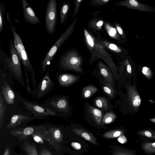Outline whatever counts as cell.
Instances as JSON below:
<instances>
[{
    "label": "cell",
    "instance_id": "obj_1",
    "mask_svg": "<svg viewBox=\"0 0 155 155\" xmlns=\"http://www.w3.org/2000/svg\"><path fill=\"white\" fill-rule=\"evenodd\" d=\"M6 16L13 33L15 47L19 56L21 60L22 61L25 72H28L30 75L32 86L35 89L36 87L37 81L36 80L35 71L29 58L25 49L20 35L17 32L15 28L12 25L9 14L8 12L6 13Z\"/></svg>",
    "mask_w": 155,
    "mask_h": 155
},
{
    "label": "cell",
    "instance_id": "obj_2",
    "mask_svg": "<svg viewBox=\"0 0 155 155\" xmlns=\"http://www.w3.org/2000/svg\"><path fill=\"white\" fill-rule=\"evenodd\" d=\"M9 45L10 57L5 53V59L6 64L14 78L26 88L21 66V59L15 47L14 42L11 38L9 40Z\"/></svg>",
    "mask_w": 155,
    "mask_h": 155
},
{
    "label": "cell",
    "instance_id": "obj_3",
    "mask_svg": "<svg viewBox=\"0 0 155 155\" xmlns=\"http://www.w3.org/2000/svg\"><path fill=\"white\" fill-rule=\"evenodd\" d=\"M77 20V18H76L47 53L41 64V73L42 74H43L45 72L47 67L53 60L62 45L72 34L74 30Z\"/></svg>",
    "mask_w": 155,
    "mask_h": 155
},
{
    "label": "cell",
    "instance_id": "obj_4",
    "mask_svg": "<svg viewBox=\"0 0 155 155\" xmlns=\"http://www.w3.org/2000/svg\"><path fill=\"white\" fill-rule=\"evenodd\" d=\"M82 59L75 51L70 50L64 53L58 61V68L63 71H71L83 73Z\"/></svg>",
    "mask_w": 155,
    "mask_h": 155
},
{
    "label": "cell",
    "instance_id": "obj_5",
    "mask_svg": "<svg viewBox=\"0 0 155 155\" xmlns=\"http://www.w3.org/2000/svg\"><path fill=\"white\" fill-rule=\"evenodd\" d=\"M18 96L20 101L23 104L24 108L32 113L34 119H45L49 116H59L58 114L50 109L29 101L18 94Z\"/></svg>",
    "mask_w": 155,
    "mask_h": 155
},
{
    "label": "cell",
    "instance_id": "obj_6",
    "mask_svg": "<svg viewBox=\"0 0 155 155\" xmlns=\"http://www.w3.org/2000/svg\"><path fill=\"white\" fill-rule=\"evenodd\" d=\"M45 104L48 108L54 110L60 117L65 115L69 111V101L65 96H54L46 101Z\"/></svg>",
    "mask_w": 155,
    "mask_h": 155
},
{
    "label": "cell",
    "instance_id": "obj_7",
    "mask_svg": "<svg viewBox=\"0 0 155 155\" xmlns=\"http://www.w3.org/2000/svg\"><path fill=\"white\" fill-rule=\"evenodd\" d=\"M57 3L56 0H49L45 12V25L48 34L51 35L55 31L57 24Z\"/></svg>",
    "mask_w": 155,
    "mask_h": 155
},
{
    "label": "cell",
    "instance_id": "obj_8",
    "mask_svg": "<svg viewBox=\"0 0 155 155\" xmlns=\"http://www.w3.org/2000/svg\"><path fill=\"white\" fill-rule=\"evenodd\" d=\"M55 86V84L50 77L49 68L48 67L45 74L35 88L32 91L31 94L34 97L41 98L51 91Z\"/></svg>",
    "mask_w": 155,
    "mask_h": 155
},
{
    "label": "cell",
    "instance_id": "obj_9",
    "mask_svg": "<svg viewBox=\"0 0 155 155\" xmlns=\"http://www.w3.org/2000/svg\"><path fill=\"white\" fill-rule=\"evenodd\" d=\"M22 4L24 20L27 23L36 25L41 23L31 7L26 0H21Z\"/></svg>",
    "mask_w": 155,
    "mask_h": 155
},
{
    "label": "cell",
    "instance_id": "obj_10",
    "mask_svg": "<svg viewBox=\"0 0 155 155\" xmlns=\"http://www.w3.org/2000/svg\"><path fill=\"white\" fill-rule=\"evenodd\" d=\"M116 5L124 6L137 10L148 12H155V9L152 7L141 3L136 0H126L117 2Z\"/></svg>",
    "mask_w": 155,
    "mask_h": 155
},
{
    "label": "cell",
    "instance_id": "obj_11",
    "mask_svg": "<svg viewBox=\"0 0 155 155\" xmlns=\"http://www.w3.org/2000/svg\"><path fill=\"white\" fill-rule=\"evenodd\" d=\"M127 89L129 103L134 110H136L137 109L141 103L140 95L134 86H127Z\"/></svg>",
    "mask_w": 155,
    "mask_h": 155
},
{
    "label": "cell",
    "instance_id": "obj_12",
    "mask_svg": "<svg viewBox=\"0 0 155 155\" xmlns=\"http://www.w3.org/2000/svg\"><path fill=\"white\" fill-rule=\"evenodd\" d=\"M1 91L8 105L15 104V94L10 85L5 81H3V85L1 87Z\"/></svg>",
    "mask_w": 155,
    "mask_h": 155
},
{
    "label": "cell",
    "instance_id": "obj_13",
    "mask_svg": "<svg viewBox=\"0 0 155 155\" xmlns=\"http://www.w3.org/2000/svg\"><path fill=\"white\" fill-rule=\"evenodd\" d=\"M37 126L29 127L24 128H16L9 131L10 134L20 140L27 138L34 133Z\"/></svg>",
    "mask_w": 155,
    "mask_h": 155
},
{
    "label": "cell",
    "instance_id": "obj_14",
    "mask_svg": "<svg viewBox=\"0 0 155 155\" xmlns=\"http://www.w3.org/2000/svg\"><path fill=\"white\" fill-rule=\"evenodd\" d=\"M78 76L68 73H63L57 76V79L61 86L66 87L70 86L78 81Z\"/></svg>",
    "mask_w": 155,
    "mask_h": 155
},
{
    "label": "cell",
    "instance_id": "obj_15",
    "mask_svg": "<svg viewBox=\"0 0 155 155\" xmlns=\"http://www.w3.org/2000/svg\"><path fill=\"white\" fill-rule=\"evenodd\" d=\"M31 120V118L27 115L20 114H14L11 116L7 128L8 129L14 128Z\"/></svg>",
    "mask_w": 155,
    "mask_h": 155
},
{
    "label": "cell",
    "instance_id": "obj_16",
    "mask_svg": "<svg viewBox=\"0 0 155 155\" xmlns=\"http://www.w3.org/2000/svg\"><path fill=\"white\" fill-rule=\"evenodd\" d=\"M98 67L100 74L104 80L113 86H115L114 74L109 68L101 61L99 62Z\"/></svg>",
    "mask_w": 155,
    "mask_h": 155
},
{
    "label": "cell",
    "instance_id": "obj_17",
    "mask_svg": "<svg viewBox=\"0 0 155 155\" xmlns=\"http://www.w3.org/2000/svg\"><path fill=\"white\" fill-rule=\"evenodd\" d=\"M72 131L92 144L98 145L96 138L91 134L87 130L82 129L74 128L72 130Z\"/></svg>",
    "mask_w": 155,
    "mask_h": 155
},
{
    "label": "cell",
    "instance_id": "obj_18",
    "mask_svg": "<svg viewBox=\"0 0 155 155\" xmlns=\"http://www.w3.org/2000/svg\"><path fill=\"white\" fill-rule=\"evenodd\" d=\"M88 110L89 114L93 117L97 125H100L103 116L102 110L92 106H89Z\"/></svg>",
    "mask_w": 155,
    "mask_h": 155
},
{
    "label": "cell",
    "instance_id": "obj_19",
    "mask_svg": "<svg viewBox=\"0 0 155 155\" xmlns=\"http://www.w3.org/2000/svg\"><path fill=\"white\" fill-rule=\"evenodd\" d=\"M98 89L94 86L90 84L82 89V94L84 98H89L98 91Z\"/></svg>",
    "mask_w": 155,
    "mask_h": 155
},
{
    "label": "cell",
    "instance_id": "obj_20",
    "mask_svg": "<svg viewBox=\"0 0 155 155\" xmlns=\"http://www.w3.org/2000/svg\"><path fill=\"white\" fill-rule=\"evenodd\" d=\"M102 86L103 91L109 97L111 98L115 97V92L113 85L104 80L102 81Z\"/></svg>",
    "mask_w": 155,
    "mask_h": 155
},
{
    "label": "cell",
    "instance_id": "obj_21",
    "mask_svg": "<svg viewBox=\"0 0 155 155\" xmlns=\"http://www.w3.org/2000/svg\"><path fill=\"white\" fill-rule=\"evenodd\" d=\"M96 106L105 110H109L110 107L107 99L104 97H96L94 100Z\"/></svg>",
    "mask_w": 155,
    "mask_h": 155
},
{
    "label": "cell",
    "instance_id": "obj_22",
    "mask_svg": "<svg viewBox=\"0 0 155 155\" xmlns=\"http://www.w3.org/2000/svg\"><path fill=\"white\" fill-rule=\"evenodd\" d=\"M49 134H50L51 137L58 142L62 141L63 136L61 130L57 127H50L47 130Z\"/></svg>",
    "mask_w": 155,
    "mask_h": 155
},
{
    "label": "cell",
    "instance_id": "obj_23",
    "mask_svg": "<svg viewBox=\"0 0 155 155\" xmlns=\"http://www.w3.org/2000/svg\"><path fill=\"white\" fill-rule=\"evenodd\" d=\"M70 7L69 3H64L62 6L60 12V18L61 23L64 24L67 18Z\"/></svg>",
    "mask_w": 155,
    "mask_h": 155
},
{
    "label": "cell",
    "instance_id": "obj_24",
    "mask_svg": "<svg viewBox=\"0 0 155 155\" xmlns=\"http://www.w3.org/2000/svg\"><path fill=\"white\" fill-rule=\"evenodd\" d=\"M24 149L27 155H38L35 143L31 144L25 141L24 144Z\"/></svg>",
    "mask_w": 155,
    "mask_h": 155
},
{
    "label": "cell",
    "instance_id": "obj_25",
    "mask_svg": "<svg viewBox=\"0 0 155 155\" xmlns=\"http://www.w3.org/2000/svg\"><path fill=\"white\" fill-rule=\"evenodd\" d=\"M7 107L4 100L1 91H0V129L2 127L5 117V110Z\"/></svg>",
    "mask_w": 155,
    "mask_h": 155
},
{
    "label": "cell",
    "instance_id": "obj_26",
    "mask_svg": "<svg viewBox=\"0 0 155 155\" xmlns=\"http://www.w3.org/2000/svg\"><path fill=\"white\" fill-rule=\"evenodd\" d=\"M116 117V115L114 112L110 111L107 112L103 117L101 124L104 125L111 123L114 121Z\"/></svg>",
    "mask_w": 155,
    "mask_h": 155
},
{
    "label": "cell",
    "instance_id": "obj_27",
    "mask_svg": "<svg viewBox=\"0 0 155 155\" xmlns=\"http://www.w3.org/2000/svg\"><path fill=\"white\" fill-rule=\"evenodd\" d=\"M113 154V155H134L133 151L118 146L115 148Z\"/></svg>",
    "mask_w": 155,
    "mask_h": 155
},
{
    "label": "cell",
    "instance_id": "obj_28",
    "mask_svg": "<svg viewBox=\"0 0 155 155\" xmlns=\"http://www.w3.org/2000/svg\"><path fill=\"white\" fill-rule=\"evenodd\" d=\"M141 147L144 151L147 153H155V142H145L142 144Z\"/></svg>",
    "mask_w": 155,
    "mask_h": 155
},
{
    "label": "cell",
    "instance_id": "obj_29",
    "mask_svg": "<svg viewBox=\"0 0 155 155\" xmlns=\"http://www.w3.org/2000/svg\"><path fill=\"white\" fill-rule=\"evenodd\" d=\"M124 131L122 130H113L104 133L103 135V137L107 138H114L122 135L124 134Z\"/></svg>",
    "mask_w": 155,
    "mask_h": 155
},
{
    "label": "cell",
    "instance_id": "obj_30",
    "mask_svg": "<svg viewBox=\"0 0 155 155\" xmlns=\"http://www.w3.org/2000/svg\"><path fill=\"white\" fill-rule=\"evenodd\" d=\"M5 5L0 2V34L2 31L5 24Z\"/></svg>",
    "mask_w": 155,
    "mask_h": 155
},
{
    "label": "cell",
    "instance_id": "obj_31",
    "mask_svg": "<svg viewBox=\"0 0 155 155\" xmlns=\"http://www.w3.org/2000/svg\"><path fill=\"white\" fill-rule=\"evenodd\" d=\"M137 134L140 136L155 139V131L151 130L145 129L139 130Z\"/></svg>",
    "mask_w": 155,
    "mask_h": 155
},
{
    "label": "cell",
    "instance_id": "obj_32",
    "mask_svg": "<svg viewBox=\"0 0 155 155\" xmlns=\"http://www.w3.org/2000/svg\"><path fill=\"white\" fill-rule=\"evenodd\" d=\"M84 32L86 43L89 47L93 48L94 45V41L93 38L86 30L84 29Z\"/></svg>",
    "mask_w": 155,
    "mask_h": 155
},
{
    "label": "cell",
    "instance_id": "obj_33",
    "mask_svg": "<svg viewBox=\"0 0 155 155\" xmlns=\"http://www.w3.org/2000/svg\"><path fill=\"white\" fill-rule=\"evenodd\" d=\"M106 28L108 33L111 37L115 38L117 35V33L116 29L106 24Z\"/></svg>",
    "mask_w": 155,
    "mask_h": 155
},
{
    "label": "cell",
    "instance_id": "obj_34",
    "mask_svg": "<svg viewBox=\"0 0 155 155\" xmlns=\"http://www.w3.org/2000/svg\"><path fill=\"white\" fill-rule=\"evenodd\" d=\"M143 74L148 79H150L152 77V74L150 69L145 67L143 68L142 70Z\"/></svg>",
    "mask_w": 155,
    "mask_h": 155
},
{
    "label": "cell",
    "instance_id": "obj_35",
    "mask_svg": "<svg viewBox=\"0 0 155 155\" xmlns=\"http://www.w3.org/2000/svg\"><path fill=\"white\" fill-rule=\"evenodd\" d=\"M110 0H95L92 1L91 3L93 5L99 6L107 4Z\"/></svg>",
    "mask_w": 155,
    "mask_h": 155
},
{
    "label": "cell",
    "instance_id": "obj_36",
    "mask_svg": "<svg viewBox=\"0 0 155 155\" xmlns=\"http://www.w3.org/2000/svg\"><path fill=\"white\" fill-rule=\"evenodd\" d=\"M82 1L83 0H77L74 1L75 6V8L74 13L71 18V19H72L74 18V16L76 15L78 11Z\"/></svg>",
    "mask_w": 155,
    "mask_h": 155
},
{
    "label": "cell",
    "instance_id": "obj_37",
    "mask_svg": "<svg viewBox=\"0 0 155 155\" xmlns=\"http://www.w3.org/2000/svg\"><path fill=\"white\" fill-rule=\"evenodd\" d=\"M34 140L37 143H43L44 141L43 139L39 135L34 133L32 134Z\"/></svg>",
    "mask_w": 155,
    "mask_h": 155
},
{
    "label": "cell",
    "instance_id": "obj_38",
    "mask_svg": "<svg viewBox=\"0 0 155 155\" xmlns=\"http://www.w3.org/2000/svg\"><path fill=\"white\" fill-rule=\"evenodd\" d=\"M38 153V155H53L49 150L43 147L42 148Z\"/></svg>",
    "mask_w": 155,
    "mask_h": 155
},
{
    "label": "cell",
    "instance_id": "obj_39",
    "mask_svg": "<svg viewBox=\"0 0 155 155\" xmlns=\"http://www.w3.org/2000/svg\"><path fill=\"white\" fill-rule=\"evenodd\" d=\"M108 47L110 49L117 52H120L121 51L120 49L116 45L113 44L111 43L109 44Z\"/></svg>",
    "mask_w": 155,
    "mask_h": 155
},
{
    "label": "cell",
    "instance_id": "obj_40",
    "mask_svg": "<svg viewBox=\"0 0 155 155\" xmlns=\"http://www.w3.org/2000/svg\"><path fill=\"white\" fill-rule=\"evenodd\" d=\"M127 71L129 74H130L132 73L131 67L127 60L126 61Z\"/></svg>",
    "mask_w": 155,
    "mask_h": 155
},
{
    "label": "cell",
    "instance_id": "obj_41",
    "mask_svg": "<svg viewBox=\"0 0 155 155\" xmlns=\"http://www.w3.org/2000/svg\"><path fill=\"white\" fill-rule=\"evenodd\" d=\"M71 146L76 150H79L81 148V144L76 142H72L71 143Z\"/></svg>",
    "mask_w": 155,
    "mask_h": 155
},
{
    "label": "cell",
    "instance_id": "obj_42",
    "mask_svg": "<svg viewBox=\"0 0 155 155\" xmlns=\"http://www.w3.org/2000/svg\"><path fill=\"white\" fill-rule=\"evenodd\" d=\"M116 29L119 34L123 36L124 35V32L121 27L118 25H116Z\"/></svg>",
    "mask_w": 155,
    "mask_h": 155
},
{
    "label": "cell",
    "instance_id": "obj_43",
    "mask_svg": "<svg viewBox=\"0 0 155 155\" xmlns=\"http://www.w3.org/2000/svg\"><path fill=\"white\" fill-rule=\"evenodd\" d=\"M10 148L8 147H7L3 155H10Z\"/></svg>",
    "mask_w": 155,
    "mask_h": 155
},
{
    "label": "cell",
    "instance_id": "obj_44",
    "mask_svg": "<svg viewBox=\"0 0 155 155\" xmlns=\"http://www.w3.org/2000/svg\"><path fill=\"white\" fill-rule=\"evenodd\" d=\"M103 24V21H100L97 22L96 24V25L98 27L101 26Z\"/></svg>",
    "mask_w": 155,
    "mask_h": 155
},
{
    "label": "cell",
    "instance_id": "obj_45",
    "mask_svg": "<svg viewBox=\"0 0 155 155\" xmlns=\"http://www.w3.org/2000/svg\"><path fill=\"white\" fill-rule=\"evenodd\" d=\"M151 121L155 123V118H152L150 119Z\"/></svg>",
    "mask_w": 155,
    "mask_h": 155
}]
</instances>
